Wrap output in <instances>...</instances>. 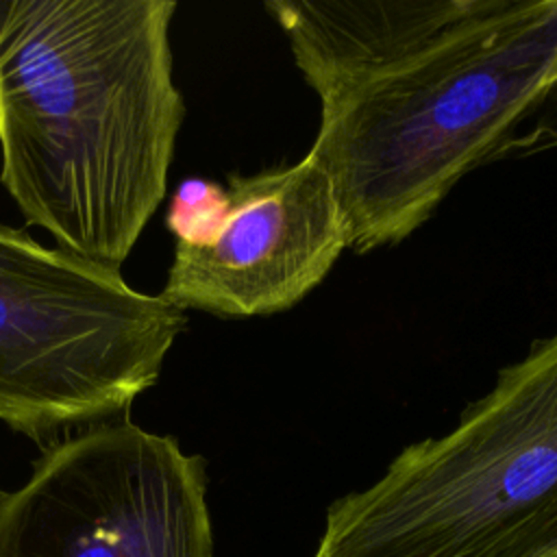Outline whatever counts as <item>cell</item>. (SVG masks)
Returning a JSON list of instances; mask_svg holds the SVG:
<instances>
[{"label":"cell","mask_w":557,"mask_h":557,"mask_svg":"<svg viewBox=\"0 0 557 557\" xmlns=\"http://www.w3.org/2000/svg\"><path fill=\"white\" fill-rule=\"evenodd\" d=\"M557 520V331L437 437L335 498L313 557H520Z\"/></svg>","instance_id":"3"},{"label":"cell","mask_w":557,"mask_h":557,"mask_svg":"<svg viewBox=\"0 0 557 557\" xmlns=\"http://www.w3.org/2000/svg\"><path fill=\"white\" fill-rule=\"evenodd\" d=\"M187 315L122 272L0 224V422L50 444L128 413Z\"/></svg>","instance_id":"4"},{"label":"cell","mask_w":557,"mask_h":557,"mask_svg":"<svg viewBox=\"0 0 557 557\" xmlns=\"http://www.w3.org/2000/svg\"><path fill=\"white\" fill-rule=\"evenodd\" d=\"M172 0H0V183L59 248L117 270L168 191L185 100Z\"/></svg>","instance_id":"2"},{"label":"cell","mask_w":557,"mask_h":557,"mask_svg":"<svg viewBox=\"0 0 557 557\" xmlns=\"http://www.w3.org/2000/svg\"><path fill=\"white\" fill-rule=\"evenodd\" d=\"M0 494H2V490H0Z\"/></svg>","instance_id":"8"},{"label":"cell","mask_w":557,"mask_h":557,"mask_svg":"<svg viewBox=\"0 0 557 557\" xmlns=\"http://www.w3.org/2000/svg\"><path fill=\"white\" fill-rule=\"evenodd\" d=\"M168 228L176 244L159 298L228 320L296 307L348 248L333 185L307 154L228 174L226 187L183 183Z\"/></svg>","instance_id":"6"},{"label":"cell","mask_w":557,"mask_h":557,"mask_svg":"<svg viewBox=\"0 0 557 557\" xmlns=\"http://www.w3.org/2000/svg\"><path fill=\"white\" fill-rule=\"evenodd\" d=\"M0 557H213L207 463L126 416L63 435L2 490Z\"/></svg>","instance_id":"5"},{"label":"cell","mask_w":557,"mask_h":557,"mask_svg":"<svg viewBox=\"0 0 557 557\" xmlns=\"http://www.w3.org/2000/svg\"><path fill=\"white\" fill-rule=\"evenodd\" d=\"M520 557H557V520L544 529Z\"/></svg>","instance_id":"7"},{"label":"cell","mask_w":557,"mask_h":557,"mask_svg":"<svg viewBox=\"0 0 557 557\" xmlns=\"http://www.w3.org/2000/svg\"><path fill=\"white\" fill-rule=\"evenodd\" d=\"M348 250L416 233L557 87V0H270Z\"/></svg>","instance_id":"1"}]
</instances>
